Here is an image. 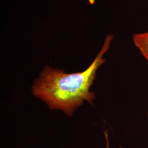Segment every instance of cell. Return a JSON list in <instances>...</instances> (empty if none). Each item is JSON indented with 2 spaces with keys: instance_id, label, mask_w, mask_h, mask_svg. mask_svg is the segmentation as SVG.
Returning <instances> with one entry per match:
<instances>
[{
  "instance_id": "cell-2",
  "label": "cell",
  "mask_w": 148,
  "mask_h": 148,
  "mask_svg": "<svg viewBox=\"0 0 148 148\" xmlns=\"http://www.w3.org/2000/svg\"><path fill=\"white\" fill-rule=\"evenodd\" d=\"M132 41L148 64V32L134 34Z\"/></svg>"
},
{
  "instance_id": "cell-1",
  "label": "cell",
  "mask_w": 148,
  "mask_h": 148,
  "mask_svg": "<svg viewBox=\"0 0 148 148\" xmlns=\"http://www.w3.org/2000/svg\"><path fill=\"white\" fill-rule=\"evenodd\" d=\"M112 40V35L106 36L99 52L83 72L67 74L63 69L45 66L39 77L34 81L32 94L45 103L51 110H62L68 116H71L84 101L92 104L95 95L90 88L97 70L106 62L104 57Z\"/></svg>"
},
{
  "instance_id": "cell-3",
  "label": "cell",
  "mask_w": 148,
  "mask_h": 148,
  "mask_svg": "<svg viewBox=\"0 0 148 148\" xmlns=\"http://www.w3.org/2000/svg\"><path fill=\"white\" fill-rule=\"evenodd\" d=\"M147 121H148V112H147Z\"/></svg>"
}]
</instances>
